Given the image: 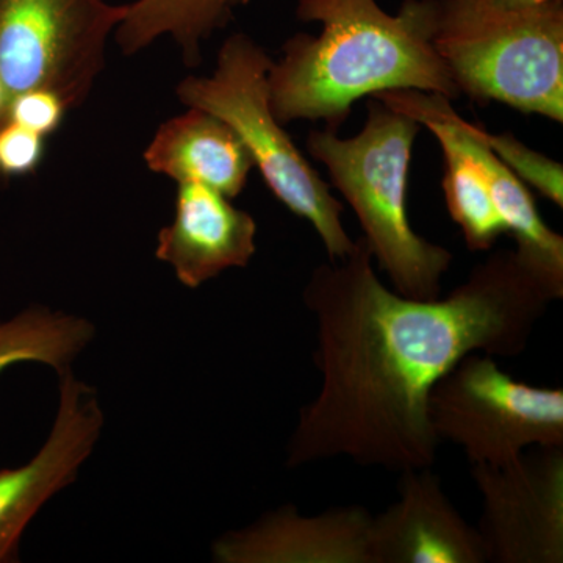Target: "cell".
<instances>
[{
  "instance_id": "obj_1",
  "label": "cell",
  "mask_w": 563,
  "mask_h": 563,
  "mask_svg": "<svg viewBox=\"0 0 563 563\" xmlns=\"http://www.w3.org/2000/svg\"><path fill=\"white\" fill-rule=\"evenodd\" d=\"M365 239L313 269L303 303L317 324V398L299 412L288 468L346 457L387 472L432 468L433 385L466 355L523 354L553 296L514 250L493 252L450 295L413 299L377 277Z\"/></svg>"
},
{
  "instance_id": "obj_4",
  "label": "cell",
  "mask_w": 563,
  "mask_h": 563,
  "mask_svg": "<svg viewBox=\"0 0 563 563\" xmlns=\"http://www.w3.org/2000/svg\"><path fill=\"white\" fill-rule=\"evenodd\" d=\"M432 44L461 96L563 121V0L531 9L437 0Z\"/></svg>"
},
{
  "instance_id": "obj_10",
  "label": "cell",
  "mask_w": 563,
  "mask_h": 563,
  "mask_svg": "<svg viewBox=\"0 0 563 563\" xmlns=\"http://www.w3.org/2000/svg\"><path fill=\"white\" fill-rule=\"evenodd\" d=\"M377 101L410 118L432 117L444 122L463 150L476 161L490 185L493 201L501 214L507 233L517 242V252L526 268L550 291L554 301L563 298V236L540 217L528 185L485 144L479 125L462 120L450 99L415 90L384 91Z\"/></svg>"
},
{
  "instance_id": "obj_17",
  "label": "cell",
  "mask_w": 563,
  "mask_h": 563,
  "mask_svg": "<svg viewBox=\"0 0 563 563\" xmlns=\"http://www.w3.org/2000/svg\"><path fill=\"white\" fill-rule=\"evenodd\" d=\"M96 339L88 318L46 306L25 307L0 320V376L22 363H40L55 372L70 368Z\"/></svg>"
},
{
  "instance_id": "obj_15",
  "label": "cell",
  "mask_w": 563,
  "mask_h": 563,
  "mask_svg": "<svg viewBox=\"0 0 563 563\" xmlns=\"http://www.w3.org/2000/svg\"><path fill=\"white\" fill-rule=\"evenodd\" d=\"M251 0H135L125 3L124 20L113 38L124 55H135L158 40L179 47L188 66L201 62L202 44L232 21Z\"/></svg>"
},
{
  "instance_id": "obj_3",
  "label": "cell",
  "mask_w": 563,
  "mask_h": 563,
  "mask_svg": "<svg viewBox=\"0 0 563 563\" xmlns=\"http://www.w3.org/2000/svg\"><path fill=\"white\" fill-rule=\"evenodd\" d=\"M362 132L340 139L313 131L307 150L331 174L357 214L363 239L395 291L413 299L442 296V277L453 252L413 231L407 211L412 147L421 125L384 102H368Z\"/></svg>"
},
{
  "instance_id": "obj_2",
  "label": "cell",
  "mask_w": 563,
  "mask_h": 563,
  "mask_svg": "<svg viewBox=\"0 0 563 563\" xmlns=\"http://www.w3.org/2000/svg\"><path fill=\"white\" fill-rule=\"evenodd\" d=\"M437 0H406L390 14L376 0H299L296 16L321 22L298 33L268 70L269 103L282 124L322 121L339 132L352 103L384 91L457 99L461 91L432 44Z\"/></svg>"
},
{
  "instance_id": "obj_11",
  "label": "cell",
  "mask_w": 563,
  "mask_h": 563,
  "mask_svg": "<svg viewBox=\"0 0 563 563\" xmlns=\"http://www.w3.org/2000/svg\"><path fill=\"white\" fill-rule=\"evenodd\" d=\"M373 515L362 506L303 517L296 506L263 515L211 544L218 563H372Z\"/></svg>"
},
{
  "instance_id": "obj_7",
  "label": "cell",
  "mask_w": 563,
  "mask_h": 563,
  "mask_svg": "<svg viewBox=\"0 0 563 563\" xmlns=\"http://www.w3.org/2000/svg\"><path fill=\"white\" fill-rule=\"evenodd\" d=\"M107 0H0V79L10 98L49 90L68 109L87 101L124 20Z\"/></svg>"
},
{
  "instance_id": "obj_20",
  "label": "cell",
  "mask_w": 563,
  "mask_h": 563,
  "mask_svg": "<svg viewBox=\"0 0 563 563\" xmlns=\"http://www.w3.org/2000/svg\"><path fill=\"white\" fill-rule=\"evenodd\" d=\"M68 106L49 90H29L13 96L7 120L43 136L54 135L62 128Z\"/></svg>"
},
{
  "instance_id": "obj_6",
  "label": "cell",
  "mask_w": 563,
  "mask_h": 563,
  "mask_svg": "<svg viewBox=\"0 0 563 563\" xmlns=\"http://www.w3.org/2000/svg\"><path fill=\"white\" fill-rule=\"evenodd\" d=\"M437 439L462 448L472 465H501L533 446H563V390L514 379L492 355L473 352L433 385Z\"/></svg>"
},
{
  "instance_id": "obj_16",
  "label": "cell",
  "mask_w": 563,
  "mask_h": 563,
  "mask_svg": "<svg viewBox=\"0 0 563 563\" xmlns=\"http://www.w3.org/2000/svg\"><path fill=\"white\" fill-rule=\"evenodd\" d=\"M439 140L443 152V196L446 209L461 228L466 247L473 252L492 251L507 233L501 214L496 209L490 185L483 169L468 154L444 122L432 117H418Z\"/></svg>"
},
{
  "instance_id": "obj_22",
  "label": "cell",
  "mask_w": 563,
  "mask_h": 563,
  "mask_svg": "<svg viewBox=\"0 0 563 563\" xmlns=\"http://www.w3.org/2000/svg\"><path fill=\"white\" fill-rule=\"evenodd\" d=\"M10 95L7 91L5 85H3L2 79H0V124L7 120V113H9L10 106Z\"/></svg>"
},
{
  "instance_id": "obj_19",
  "label": "cell",
  "mask_w": 563,
  "mask_h": 563,
  "mask_svg": "<svg viewBox=\"0 0 563 563\" xmlns=\"http://www.w3.org/2000/svg\"><path fill=\"white\" fill-rule=\"evenodd\" d=\"M46 155V136L16 122L0 124V179H20L40 168Z\"/></svg>"
},
{
  "instance_id": "obj_21",
  "label": "cell",
  "mask_w": 563,
  "mask_h": 563,
  "mask_svg": "<svg viewBox=\"0 0 563 563\" xmlns=\"http://www.w3.org/2000/svg\"><path fill=\"white\" fill-rule=\"evenodd\" d=\"M498 5L506 9H531V7L543 5V3L554 2V0H493Z\"/></svg>"
},
{
  "instance_id": "obj_18",
  "label": "cell",
  "mask_w": 563,
  "mask_h": 563,
  "mask_svg": "<svg viewBox=\"0 0 563 563\" xmlns=\"http://www.w3.org/2000/svg\"><path fill=\"white\" fill-rule=\"evenodd\" d=\"M481 136L493 154L523 184L544 196L548 201L563 207V166L547 155L532 151L515 139L512 133L492 135L481 128Z\"/></svg>"
},
{
  "instance_id": "obj_14",
  "label": "cell",
  "mask_w": 563,
  "mask_h": 563,
  "mask_svg": "<svg viewBox=\"0 0 563 563\" xmlns=\"http://www.w3.org/2000/svg\"><path fill=\"white\" fill-rule=\"evenodd\" d=\"M143 157L152 173L177 184L198 181L231 199L244 190L254 168L231 125L199 109L163 122Z\"/></svg>"
},
{
  "instance_id": "obj_9",
  "label": "cell",
  "mask_w": 563,
  "mask_h": 563,
  "mask_svg": "<svg viewBox=\"0 0 563 563\" xmlns=\"http://www.w3.org/2000/svg\"><path fill=\"white\" fill-rule=\"evenodd\" d=\"M58 374V409L31 461L0 470V563L20 561V543L36 514L79 476L101 440L106 417L98 391L70 368Z\"/></svg>"
},
{
  "instance_id": "obj_5",
  "label": "cell",
  "mask_w": 563,
  "mask_h": 563,
  "mask_svg": "<svg viewBox=\"0 0 563 563\" xmlns=\"http://www.w3.org/2000/svg\"><path fill=\"white\" fill-rule=\"evenodd\" d=\"M272 65L261 44L235 33L222 44L213 73L187 77L176 95L188 109L209 111L231 125L277 201L313 225L331 262L343 261L355 244L342 222L343 203L273 113Z\"/></svg>"
},
{
  "instance_id": "obj_8",
  "label": "cell",
  "mask_w": 563,
  "mask_h": 563,
  "mask_svg": "<svg viewBox=\"0 0 563 563\" xmlns=\"http://www.w3.org/2000/svg\"><path fill=\"white\" fill-rule=\"evenodd\" d=\"M483 498L485 561L563 562V446H533L501 465H472Z\"/></svg>"
},
{
  "instance_id": "obj_12",
  "label": "cell",
  "mask_w": 563,
  "mask_h": 563,
  "mask_svg": "<svg viewBox=\"0 0 563 563\" xmlns=\"http://www.w3.org/2000/svg\"><path fill=\"white\" fill-rule=\"evenodd\" d=\"M398 501L373 517L372 563H487L479 532L432 468L401 473Z\"/></svg>"
},
{
  "instance_id": "obj_13",
  "label": "cell",
  "mask_w": 563,
  "mask_h": 563,
  "mask_svg": "<svg viewBox=\"0 0 563 563\" xmlns=\"http://www.w3.org/2000/svg\"><path fill=\"white\" fill-rule=\"evenodd\" d=\"M255 239L257 222L231 198L198 181H181L172 224L158 233L155 257L195 290L228 269L246 268L257 252Z\"/></svg>"
}]
</instances>
